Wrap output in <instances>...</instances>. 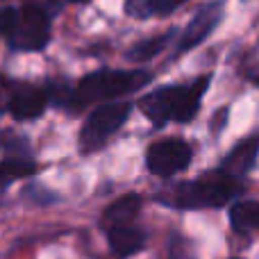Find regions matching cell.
Wrapping results in <instances>:
<instances>
[{"mask_svg":"<svg viewBox=\"0 0 259 259\" xmlns=\"http://www.w3.org/2000/svg\"><path fill=\"white\" fill-rule=\"evenodd\" d=\"M130 109L132 107H130L127 103L100 105L98 109H94L89 121L82 127V134H80L82 150H96V148L105 146V141H107L116 130H121L123 123L127 121Z\"/></svg>","mask_w":259,"mask_h":259,"instance_id":"5b68a950","label":"cell"},{"mask_svg":"<svg viewBox=\"0 0 259 259\" xmlns=\"http://www.w3.org/2000/svg\"><path fill=\"white\" fill-rule=\"evenodd\" d=\"M232 259H241V257H232Z\"/></svg>","mask_w":259,"mask_h":259,"instance_id":"ffe728a7","label":"cell"},{"mask_svg":"<svg viewBox=\"0 0 259 259\" xmlns=\"http://www.w3.org/2000/svg\"><path fill=\"white\" fill-rule=\"evenodd\" d=\"M36 170V166L27 159H7L0 164V191L9 187L14 180L18 178H27Z\"/></svg>","mask_w":259,"mask_h":259,"instance_id":"4fadbf2b","label":"cell"},{"mask_svg":"<svg viewBox=\"0 0 259 259\" xmlns=\"http://www.w3.org/2000/svg\"><path fill=\"white\" fill-rule=\"evenodd\" d=\"M241 193V182L225 170H211L193 182H182L168 193H164L161 202L178 209H216L225 207Z\"/></svg>","mask_w":259,"mask_h":259,"instance_id":"7a4b0ae2","label":"cell"},{"mask_svg":"<svg viewBox=\"0 0 259 259\" xmlns=\"http://www.w3.org/2000/svg\"><path fill=\"white\" fill-rule=\"evenodd\" d=\"M150 73L146 71H98L82 77L71 94V103L75 107H87L96 103H107L118 96L132 94L148 84Z\"/></svg>","mask_w":259,"mask_h":259,"instance_id":"3957f363","label":"cell"},{"mask_svg":"<svg viewBox=\"0 0 259 259\" xmlns=\"http://www.w3.org/2000/svg\"><path fill=\"white\" fill-rule=\"evenodd\" d=\"M107 239H109L112 250L116 252L118 257L137 255V252H141L143 246H146V234H143V230L137 228V225H132V223L109 228L107 230Z\"/></svg>","mask_w":259,"mask_h":259,"instance_id":"9c48e42d","label":"cell"},{"mask_svg":"<svg viewBox=\"0 0 259 259\" xmlns=\"http://www.w3.org/2000/svg\"><path fill=\"white\" fill-rule=\"evenodd\" d=\"M139 209H141V198L137 193H130V196L121 198V200H116L114 205L107 207L103 221L107 225V230L116 228V225H130L134 221V216L139 214Z\"/></svg>","mask_w":259,"mask_h":259,"instance_id":"7c38bea8","label":"cell"},{"mask_svg":"<svg viewBox=\"0 0 259 259\" xmlns=\"http://www.w3.org/2000/svg\"><path fill=\"white\" fill-rule=\"evenodd\" d=\"M182 3H187V0H159V5L164 7V12H166V14H170L175 7H180Z\"/></svg>","mask_w":259,"mask_h":259,"instance_id":"e0dca14e","label":"cell"},{"mask_svg":"<svg viewBox=\"0 0 259 259\" xmlns=\"http://www.w3.org/2000/svg\"><path fill=\"white\" fill-rule=\"evenodd\" d=\"M221 18H223V3H211V5H207V7H202L200 12L189 21V25L184 27L182 36H180L178 50L184 53V50H191V48H196L198 44H202V41L216 30Z\"/></svg>","mask_w":259,"mask_h":259,"instance_id":"52a82bcc","label":"cell"},{"mask_svg":"<svg viewBox=\"0 0 259 259\" xmlns=\"http://www.w3.org/2000/svg\"><path fill=\"white\" fill-rule=\"evenodd\" d=\"M257 152H259V137L246 139V141H241L239 146H234V150L225 157L221 170H225L228 175L239 180L241 175H246L248 170L252 168V164H255V159H257Z\"/></svg>","mask_w":259,"mask_h":259,"instance_id":"30bf717a","label":"cell"},{"mask_svg":"<svg viewBox=\"0 0 259 259\" xmlns=\"http://www.w3.org/2000/svg\"><path fill=\"white\" fill-rule=\"evenodd\" d=\"M230 225L241 234L259 232V202L257 200H241L234 202L230 209Z\"/></svg>","mask_w":259,"mask_h":259,"instance_id":"8fae6325","label":"cell"},{"mask_svg":"<svg viewBox=\"0 0 259 259\" xmlns=\"http://www.w3.org/2000/svg\"><path fill=\"white\" fill-rule=\"evenodd\" d=\"M125 14L132 18H150V16H164V7L159 0H125Z\"/></svg>","mask_w":259,"mask_h":259,"instance_id":"9a60e30c","label":"cell"},{"mask_svg":"<svg viewBox=\"0 0 259 259\" xmlns=\"http://www.w3.org/2000/svg\"><path fill=\"white\" fill-rule=\"evenodd\" d=\"M189 164H191V148L182 139H161V141L152 143L146 152L148 170L159 178L182 173Z\"/></svg>","mask_w":259,"mask_h":259,"instance_id":"8992f818","label":"cell"},{"mask_svg":"<svg viewBox=\"0 0 259 259\" xmlns=\"http://www.w3.org/2000/svg\"><path fill=\"white\" fill-rule=\"evenodd\" d=\"M16 50H41L50 39V18L41 7L25 5L16 12L9 34L5 36Z\"/></svg>","mask_w":259,"mask_h":259,"instance_id":"277c9868","label":"cell"},{"mask_svg":"<svg viewBox=\"0 0 259 259\" xmlns=\"http://www.w3.org/2000/svg\"><path fill=\"white\" fill-rule=\"evenodd\" d=\"M209 87V77L202 75L189 84L178 87H164L139 103L141 112L150 118L155 125H166V123H187L200 109V100Z\"/></svg>","mask_w":259,"mask_h":259,"instance_id":"6da1fadb","label":"cell"},{"mask_svg":"<svg viewBox=\"0 0 259 259\" xmlns=\"http://www.w3.org/2000/svg\"><path fill=\"white\" fill-rule=\"evenodd\" d=\"M168 41H170V34H161V36L146 39V41H141V44H137V46L130 48L127 59H132V62H148V59H152L155 55H159L161 50H166Z\"/></svg>","mask_w":259,"mask_h":259,"instance_id":"5bb4252c","label":"cell"},{"mask_svg":"<svg viewBox=\"0 0 259 259\" xmlns=\"http://www.w3.org/2000/svg\"><path fill=\"white\" fill-rule=\"evenodd\" d=\"M0 114H3V105H0Z\"/></svg>","mask_w":259,"mask_h":259,"instance_id":"d6986e66","label":"cell"},{"mask_svg":"<svg viewBox=\"0 0 259 259\" xmlns=\"http://www.w3.org/2000/svg\"><path fill=\"white\" fill-rule=\"evenodd\" d=\"M16 12H18L16 7H5V9H0V36H7V34H9V27H12Z\"/></svg>","mask_w":259,"mask_h":259,"instance_id":"2e32d148","label":"cell"},{"mask_svg":"<svg viewBox=\"0 0 259 259\" xmlns=\"http://www.w3.org/2000/svg\"><path fill=\"white\" fill-rule=\"evenodd\" d=\"M48 98H46L44 91L34 89V87H25V89L16 91L9 100V114H12L16 121H30L44 114Z\"/></svg>","mask_w":259,"mask_h":259,"instance_id":"ba28073f","label":"cell"},{"mask_svg":"<svg viewBox=\"0 0 259 259\" xmlns=\"http://www.w3.org/2000/svg\"><path fill=\"white\" fill-rule=\"evenodd\" d=\"M71 3H89V0H71Z\"/></svg>","mask_w":259,"mask_h":259,"instance_id":"ac0fdd59","label":"cell"}]
</instances>
